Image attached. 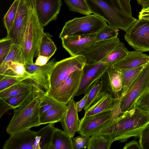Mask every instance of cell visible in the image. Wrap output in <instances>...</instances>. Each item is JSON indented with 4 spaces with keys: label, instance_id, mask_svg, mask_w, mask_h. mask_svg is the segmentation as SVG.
Masks as SVG:
<instances>
[{
    "label": "cell",
    "instance_id": "obj_15",
    "mask_svg": "<svg viewBox=\"0 0 149 149\" xmlns=\"http://www.w3.org/2000/svg\"><path fill=\"white\" fill-rule=\"evenodd\" d=\"M38 19L44 26L56 19L62 4L61 0H31Z\"/></svg>",
    "mask_w": 149,
    "mask_h": 149
},
{
    "label": "cell",
    "instance_id": "obj_45",
    "mask_svg": "<svg viewBox=\"0 0 149 149\" xmlns=\"http://www.w3.org/2000/svg\"><path fill=\"white\" fill-rule=\"evenodd\" d=\"M50 58L51 57H50L39 56L37 58L34 63L36 65L40 66L45 65L47 63Z\"/></svg>",
    "mask_w": 149,
    "mask_h": 149
},
{
    "label": "cell",
    "instance_id": "obj_23",
    "mask_svg": "<svg viewBox=\"0 0 149 149\" xmlns=\"http://www.w3.org/2000/svg\"><path fill=\"white\" fill-rule=\"evenodd\" d=\"M146 64L134 68L120 70L122 79L121 97L126 94Z\"/></svg>",
    "mask_w": 149,
    "mask_h": 149
},
{
    "label": "cell",
    "instance_id": "obj_2",
    "mask_svg": "<svg viewBox=\"0 0 149 149\" xmlns=\"http://www.w3.org/2000/svg\"><path fill=\"white\" fill-rule=\"evenodd\" d=\"M46 91L33 81L31 94L22 105L13 109V115L6 128L10 136L40 125L39 107Z\"/></svg>",
    "mask_w": 149,
    "mask_h": 149
},
{
    "label": "cell",
    "instance_id": "obj_47",
    "mask_svg": "<svg viewBox=\"0 0 149 149\" xmlns=\"http://www.w3.org/2000/svg\"><path fill=\"white\" fill-rule=\"evenodd\" d=\"M139 19H144L149 20V6L145 8H143L139 12Z\"/></svg>",
    "mask_w": 149,
    "mask_h": 149
},
{
    "label": "cell",
    "instance_id": "obj_9",
    "mask_svg": "<svg viewBox=\"0 0 149 149\" xmlns=\"http://www.w3.org/2000/svg\"><path fill=\"white\" fill-rule=\"evenodd\" d=\"M124 38L136 50L149 52V20L137 19L126 32Z\"/></svg>",
    "mask_w": 149,
    "mask_h": 149
},
{
    "label": "cell",
    "instance_id": "obj_40",
    "mask_svg": "<svg viewBox=\"0 0 149 149\" xmlns=\"http://www.w3.org/2000/svg\"><path fill=\"white\" fill-rule=\"evenodd\" d=\"M90 138V137L81 134L74 138L73 141L74 149L86 148Z\"/></svg>",
    "mask_w": 149,
    "mask_h": 149
},
{
    "label": "cell",
    "instance_id": "obj_8",
    "mask_svg": "<svg viewBox=\"0 0 149 149\" xmlns=\"http://www.w3.org/2000/svg\"><path fill=\"white\" fill-rule=\"evenodd\" d=\"M149 90V62L142 70L126 94L120 100V107L123 113L135 108V104L140 96Z\"/></svg>",
    "mask_w": 149,
    "mask_h": 149
},
{
    "label": "cell",
    "instance_id": "obj_27",
    "mask_svg": "<svg viewBox=\"0 0 149 149\" xmlns=\"http://www.w3.org/2000/svg\"><path fill=\"white\" fill-rule=\"evenodd\" d=\"M129 50L122 42H120L110 53L99 63L109 67L113 65L122 59L128 53Z\"/></svg>",
    "mask_w": 149,
    "mask_h": 149
},
{
    "label": "cell",
    "instance_id": "obj_18",
    "mask_svg": "<svg viewBox=\"0 0 149 149\" xmlns=\"http://www.w3.org/2000/svg\"><path fill=\"white\" fill-rule=\"evenodd\" d=\"M96 34L65 36L61 39L62 46L71 56L77 55L96 41Z\"/></svg>",
    "mask_w": 149,
    "mask_h": 149
},
{
    "label": "cell",
    "instance_id": "obj_12",
    "mask_svg": "<svg viewBox=\"0 0 149 149\" xmlns=\"http://www.w3.org/2000/svg\"><path fill=\"white\" fill-rule=\"evenodd\" d=\"M114 110H108L81 118L77 132L89 137L98 133L111 120L116 119Z\"/></svg>",
    "mask_w": 149,
    "mask_h": 149
},
{
    "label": "cell",
    "instance_id": "obj_41",
    "mask_svg": "<svg viewBox=\"0 0 149 149\" xmlns=\"http://www.w3.org/2000/svg\"><path fill=\"white\" fill-rule=\"evenodd\" d=\"M138 138L141 149H149V124Z\"/></svg>",
    "mask_w": 149,
    "mask_h": 149
},
{
    "label": "cell",
    "instance_id": "obj_26",
    "mask_svg": "<svg viewBox=\"0 0 149 149\" xmlns=\"http://www.w3.org/2000/svg\"><path fill=\"white\" fill-rule=\"evenodd\" d=\"M33 81L25 80L0 91V98H7L20 94L33 88Z\"/></svg>",
    "mask_w": 149,
    "mask_h": 149
},
{
    "label": "cell",
    "instance_id": "obj_20",
    "mask_svg": "<svg viewBox=\"0 0 149 149\" xmlns=\"http://www.w3.org/2000/svg\"><path fill=\"white\" fill-rule=\"evenodd\" d=\"M149 62V56L142 52L135 50L129 52L113 66L120 70L130 69L146 65Z\"/></svg>",
    "mask_w": 149,
    "mask_h": 149
},
{
    "label": "cell",
    "instance_id": "obj_39",
    "mask_svg": "<svg viewBox=\"0 0 149 149\" xmlns=\"http://www.w3.org/2000/svg\"><path fill=\"white\" fill-rule=\"evenodd\" d=\"M135 107L149 113V90L144 92L139 98L136 103Z\"/></svg>",
    "mask_w": 149,
    "mask_h": 149
},
{
    "label": "cell",
    "instance_id": "obj_25",
    "mask_svg": "<svg viewBox=\"0 0 149 149\" xmlns=\"http://www.w3.org/2000/svg\"><path fill=\"white\" fill-rule=\"evenodd\" d=\"M113 142L110 134L98 133L90 137L87 148L88 149H109Z\"/></svg>",
    "mask_w": 149,
    "mask_h": 149
},
{
    "label": "cell",
    "instance_id": "obj_31",
    "mask_svg": "<svg viewBox=\"0 0 149 149\" xmlns=\"http://www.w3.org/2000/svg\"><path fill=\"white\" fill-rule=\"evenodd\" d=\"M9 70L18 75L29 77L31 79L34 75L26 71L24 64L12 61L0 65V75L3 74Z\"/></svg>",
    "mask_w": 149,
    "mask_h": 149
},
{
    "label": "cell",
    "instance_id": "obj_29",
    "mask_svg": "<svg viewBox=\"0 0 149 149\" xmlns=\"http://www.w3.org/2000/svg\"><path fill=\"white\" fill-rule=\"evenodd\" d=\"M68 108V107L50 110L40 115L39 118L40 125L60 122Z\"/></svg>",
    "mask_w": 149,
    "mask_h": 149
},
{
    "label": "cell",
    "instance_id": "obj_21",
    "mask_svg": "<svg viewBox=\"0 0 149 149\" xmlns=\"http://www.w3.org/2000/svg\"><path fill=\"white\" fill-rule=\"evenodd\" d=\"M120 99H114L107 94H102L95 102L85 110L84 117L113 111L119 104Z\"/></svg>",
    "mask_w": 149,
    "mask_h": 149
},
{
    "label": "cell",
    "instance_id": "obj_5",
    "mask_svg": "<svg viewBox=\"0 0 149 149\" xmlns=\"http://www.w3.org/2000/svg\"><path fill=\"white\" fill-rule=\"evenodd\" d=\"M32 3L33 11L22 33L19 45L25 63H34L33 58L45 32L44 26L39 22Z\"/></svg>",
    "mask_w": 149,
    "mask_h": 149
},
{
    "label": "cell",
    "instance_id": "obj_38",
    "mask_svg": "<svg viewBox=\"0 0 149 149\" xmlns=\"http://www.w3.org/2000/svg\"><path fill=\"white\" fill-rule=\"evenodd\" d=\"M13 44V40L7 37L0 40V65L6 58Z\"/></svg>",
    "mask_w": 149,
    "mask_h": 149
},
{
    "label": "cell",
    "instance_id": "obj_42",
    "mask_svg": "<svg viewBox=\"0 0 149 149\" xmlns=\"http://www.w3.org/2000/svg\"><path fill=\"white\" fill-rule=\"evenodd\" d=\"M122 8L128 15L132 16L131 8L130 4L131 0H118Z\"/></svg>",
    "mask_w": 149,
    "mask_h": 149
},
{
    "label": "cell",
    "instance_id": "obj_34",
    "mask_svg": "<svg viewBox=\"0 0 149 149\" xmlns=\"http://www.w3.org/2000/svg\"><path fill=\"white\" fill-rule=\"evenodd\" d=\"M32 90L25 91L17 95L0 99L9 105L12 109H14L22 105L30 96Z\"/></svg>",
    "mask_w": 149,
    "mask_h": 149
},
{
    "label": "cell",
    "instance_id": "obj_32",
    "mask_svg": "<svg viewBox=\"0 0 149 149\" xmlns=\"http://www.w3.org/2000/svg\"><path fill=\"white\" fill-rule=\"evenodd\" d=\"M63 0L71 11L86 15L92 13L86 0Z\"/></svg>",
    "mask_w": 149,
    "mask_h": 149
},
{
    "label": "cell",
    "instance_id": "obj_7",
    "mask_svg": "<svg viewBox=\"0 0 149 149\" xmlns=\"http://www.w3.org/2000/svg\"><path fill=\"white\" fill-rule=\"evenodd\" d=\"M107 25L106 21L93 14L75 17L65 23L59 38L96 33Z\"/></svg>",
    "mask_w": 149,
    "mask_h": 149
},
{
    "label": "cell",
    "instance_id": "obj_35",
    "mask_svg": "<svg viewBox=\"0 0 149 149\" xmlns=\"http://www.w3.org/2000/svg\"><path fill=\"white\" fill-rule=\"evenodd\" d=\"M19 0H14L3 18L4 27L7 33L12 27L17 14Z\"/></svg>",
    "mask_w": 149,
    "mask_h": 149
},
{
    "label": "cell",
    "instance_id": "obj_13",
    "mask_svg": "<svg viewBox=\"0 0 149 149\" xmlns=\"http://www.w3.org/2000/svg\"><path fill=\"white\" fill-rule=\"evenodd\" d=\"M100 96L107 94L114 99H120L122 96V79L121 72L113 66L109 67L102 76Z\"/></svg>",
    "mask_w": 149,
    "mask_h": 149
},
{
    "label": "cell",
    "instance_id": "obj_33",
    "mask_svg": "<svg viewBox=\"0 0 149 149\" xmlns=\"http://www.w3.org/2000/svg\"><path fill=\"white\" fill-rule=\"evenodd\" d=\"M101 87L100 79L95 81L91 86L87 93L88 97L84 109L86 110L95 102L100 97Z\"/></svg>",
    "mask_w": 149,
    "mask_h": 149
},
{
    "label": "cell",
    "instance_id": "obj_11",
    "mask_svg": "<svg viewBox=\"0 0 149 149\" xmlns=\"http://www.w3.org/2000/svg\"><path fill=\"white\" fill-rule=\"evenodd\" d=\"M120 42L118 37L96 41L78 55H81L84 57L86 65L97 63L107 56Z\"/></svg>",
    "mask_w": 149,
    "mask_h": 149
},
{
    "label": "cell",
    "instance_id": "obj_4",
    "mask_svg": "<svg viewBox=\"0 0 149 149\" xmlns=\"http://www.w3.org/2000/svg\"><path fill=\"white\" fill-rule=\"evenodd\" d=\"M55 123H49L37 132L29 129L10 136L3 149H50Z\"/></svg>",
    "mask_w": 149,
    "mask_h": 149
},
{
    "label": "cell",
    "instance_id": "obj_37",
    "mask_svg": "<svg viewBox=\"0 0 149 149\" xmlns=\"http://www.w3.org/2000/svg\"><path fill=\"white\" fill-rule=\"evenodd\" d=\"M118 29L107 25L96 33V41L110 39L118 37Z\"/></svg>",
    "mask_w": 149,
    "mask_h": 149
},
{
    "label": "cell",
    "instance_id": "obj_46",
    "mask_svg": "<svg viewBox=\"0 0 149 149\" xmlns=\"http://www.w3.org/2000/svg\"><path fill=\"white\" fill-rule=\"evenodd\" d=\"M87 97L88 94L86 93L82 99L76 103V108L78 112L81 111L85 106L86 102Z\"/></svg>",
    "mask_w": 149,
    "mask_h": 149
},
{
    "label": "cell",
    "instance_id": "obj_30",
    "mask_svg": "<svg viewBox=\"0 0 149 149\" xmlns=\"http://www.w3.org/2000/svg\"><path fill=\"white\" fill-rule=\"evenodd\" d=\"M67 107V105L57 101L46 92L40 106V115L50 110Z\"/></svg>",
    "mask_w": 149,
    "mask_h": 149
},
{
    "label": "cell",
    "instance_id": "obj_44",
    "mask_svg": "<svg viewBox=\"0 0 149 149\" xmlns=\"http://www.w3.org/2000/svg\"><path fill=\"white\" fill-rule=\"evenodd\" d=\"M11 107L0 99V118L8 110L12 109Z\"/></svg>",
    "mask_w": 149,
    "mask_h": 149
},
{
    "label": "cell",
    "instance_id": "obj_16",
    "mask_svg": "<svg viewBox=\"0 0 149 149\" xmlns=\"http://www.w3.org/2000/svg\"><path fill=\"white\" fill-rule=\"evenodd\" d=\"M109 67L108 65L100 63L86 65L83 70L84 74L79 87L74 97L86 94L92 85L97 80L101 79Z\"/></svg>",
    "mask_w": 149,
    "mask_h": 149
},
{
    "label": "cell",
    "instance_id": "obj_43",
    "mask_svg": "<svg viewBox=\"0 0 149 149\" xmlns=\"http://www.w3.org/2000/svg\"><path fill=\"white\" fill-rule=\"evenodd\" d=\"M123 149H141L139 141L134 139L126 143Z\"/></svg>",
    "mask_w": 149,
    "mask_h": 149
},
{
    "label": "cell",
    "instance_id": "obj_3",
    "mask_svg": "<svg viewBox=\"0 0 149 149\" xmlns=\"http://www.w3.org/2000/svg\"><path fill=\"white\" fill-rule=\"evenodd\" d=\"M86 0L92 13L116 29L126 32L137 20L124 11L118 0Z\"/></svg>",
    "mask_w": 149,
    "mask_h": 149
},
{
    "label": "cell",
    "instance_id": "obj_36",
    "mask_svg": "<svg viewBox=\"0 0 149 149\" xmlns=\"http://www.w3.org/2000/svg\"><path fill=\"white\" fill-rule=\"evenodd\" d=\"M10 61L17 62L24 64L25 63L24 56L19 45L14 44L13 45L8 54L1 65L4 64Z\"/></svg>",
    "mask_w": 149,
    "mask_h": 149
},
{
    "label": "cell",
    "instance_id": "obj_6",
    "mask_svg": "<svg viewBox=\"0 0 149 149\" xmlns=\"http://www.w3.org/2000/svg\"><path fill=\"white\" fill-rule=\"evenodd\" d=\"M86 64L85 58L81 55L71 56L56 62L51 74L49 88L47 93L52 97L72 72L83 70Z\"/></svg>",
    "mask_w": 149,
    "mask_h": 149
},
{
    "label": "cell",
    "instance_id": "obj_22",
    "mask_svg": "<svg viewBox=\"0 0 149 149\" xmlns=\"http://www.w3.org/2000/svg\"><path fill=\"white\" fill-rule=\"evenodd\" d=\"M50 149H74L72 138L64 131L55 127L52 135Z\"/></svg>",
    "mask_w": 149,
    "mask_h": 149
},
{
    "label": "cell",
    "instance_id": "obj_48",
    "mask_svg": "<svg viewBox=\"0 0 149 149\" xmlns=\"http://www.w3.org/2000/svg\"><path fill=\"white\" fill-rule=\"evenodd\" d=\"M138 3L143 8H145L149 6V0H136Z\"/></svg>",
    "mask_w": 149,
    "mask_h": 149
},
{
    "label": "cell",
    "instance_id": "obj_17",
    "mask_svg": "<svg viewBox=\"0 0 149 149\" xmlns=\"http://www.w3.org/2000/svg\"><path fill=\"white\" fill-rule=\"evenodd\" d=\"M56 62V59L53 58L42 66L36 65L34 63H25L24 65L27 72L34 75L31 80L41 86L47 92L49 88L51 74Z\"/></svg>",
    "mask_w": 149,
    "mask_h": 149
},
{
    "label": "cell",
    "instance_id": "obj_28",
    "mask_svg": "<svg viewBox=\"0 0 149 149\" xmlns=\"http://www.w3.org/2000/svg\"><path fill=\"white\" fill-rule=\"evenodd\" d=\"M30 77L18 75L9 70L3 74L0 75V91Z\"/></svg>",
    "mask_w": 149,
    "mask_h": 149
},
{
    "label": "cell",
    "instance_id": "obj_19",
    "mask_svg": "<svg viewBox=\"0 0 149 149\" xmlns=\"http://www.w3.org/2000/svg\"><path fill=\"white\" fill-rule=\"evenodd\" d=\"M68 109L60 121L65 132L71 138H73L78 130L80 120L79 118L76 103L73 98L67 104Z\"/></svg>",
    "mask_w": 149,
    "mask_h": 149
},
{
    "label": "cell",
    "instance_id": "obj_14",
    "mask_svg": "<svg viewBox=\"0 0 149 149\" xmlns=\"http://www.w3.org/2000/svg\"><path fill=\"white\" fill-rule=\"evenodd\" d=\"M84 74L83 70L72 72L65 80L52 97L57 101L67 105L78 90Z\"/></svg>",
    "mask_w": 149,
    "mask_h": 149
},
{
    "label": "cell",
    "instance_id": "obj_10",
    "mask_svg": "<svg viewBox=\"0 0 149 149\" xmlns=\"http://www.w3.org/2000/svg\"><path fill=\"white\" fill-rule=\"evenodd\" d=\"M33 10L30 0H19L16 17L6 36L13 40V44L20 45L22 33Z\"/></svg>",
    "mask_w": 149,
    "mask_h": 149
},
{
    "label": "cell",
    "instance_id": "obj_1",
    "mask_svg": "<svg viewBox=\"0 0 149 149\" xmlns=\"http://www.w3.org/2000/svg\"><path fill=\"white\" fill-rule=\"evenodd\" d=\"M149 124V113L135 107L111 120L98 133L109 134L114 141L124 143L132 137L138 138Z\"/></svg>",
    "mask_w": 149,
    "mask_h": 149
},
{
    "label": "cell",
    "instance_id": "obj_24",
    "mask_svg": "<svg viewBox=\"0 0 149 149\" xmlns=\"http://www.w3.org/2000/svg\"><path fill=\"white\" fill-rule=\"evenodd\" d=\"M49 33L44 32L34 57L40 55L51 57L56 52V47Z\"/></svg>",
    "mask_w": 149,
    "mask_h": 149
}]
</instances>
